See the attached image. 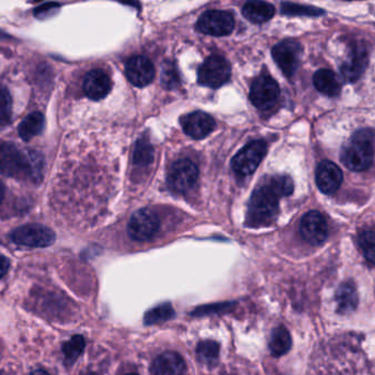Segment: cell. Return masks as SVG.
Segmentation results:
<instances>
[{
	"mask_svg": "<svg viewBox=\"0 0 375 375\" xmlns=\"http://www.w3.org/2000/svg\"><path fill=\"white\" fill-rule=\"evenodd\" d=\"M43 160L36 152H22L10 142H0V174L41 180Z\"/></svg>",
	"mask_w": 375,
	"mask_h": 375,
	"instance_id": "1",
	"label": "cell"
},
{
	"mask_svg": "<svg viewBox=\"0 0 375 375\" xmlns=\"http://www.w3.org/2000/svg\"><path fill=\"white\" fill-rule=\"evenodd\" d=\"M373 138L370 130L358 131L350 138L340 154V160L347 169L354 172H364L370 169L374 160Z\"/></svg>",
	"mask_w": 375,
	"mask_h": 375,
	"instance_id": "2",
	"label": "cell"
},
{
	"mask_svg": "<svg viewBox=\"0 0 375 375\" xmlns=\"http://www.w3.org/2000/svg\"><path fill=\"white\" fill-rule=\"evenodd\" d=\"M280 198L269 182L257 188L249 202L248 224L253 227H260L273 222L279 212Z\"/></svg>",
	"mask_w": 375,
	"mask_h": 375,
	"instance_id": "3",
	"label": "cell"
},
{
	"mask_svg": "<svg viewBox=\"0 0 375 375\" xmlns=\"http://www.w3.org/2000/svg\"><path fill=\"white\" fill-rule=\"evenodd\" d=\"M267 154V143L263 140H255L243 148L235 155L232 161V168L237 175L249 176L256 171L259 164Z\"/></svg>",
	"mask_w": 375,
	"mask_h": 375,
	"instance_id": "4",
	"label": "cell"
},
{
	"mask_svg": "<svg viewBox=\"0 0 375 375\" xmlns=\"http://www.w3.org/2000/svg\"><path fill=\"white\" fill-rule=\"evenodd\" d=\"M231 78V66L223 56H211L199 68L198 81L204 86L218 88Z\"/></svg>",
	"mask_w": 375,
	"mask_h": 375,
	"instance_id": "5",
	"label": "cell"
},
{
	"mask_svg": "<svg viewBox=\"0 0 375 375\" xmlns=\"http://www.w3.org/2000/svg\"><path fill=\"white\" fill-rule=\"evenodd\" d=\"M11 240L22 247L46 248L56 241V234L42 225H24L12 231Z\"/></svg>",
	"mask_w": 375,
	"mask_h": 375,
	"instance_id": "6",
	"label": "cell"
},
{
	"mask_svg": "<svg viewBox=\"0 0 375 375\" xmlns=\"http://www.w3.org/2000/svg\"><path fill=\"white\" fill-rule=\"evenodd\" d=\"M280 87L270 75L263 74L251 84L249 98L261 111L273 108L279 101Z\"/></svg>",
	"mask_w": 375,
	"mask_h": 375,
	"instance_id": "7",
	"label": "cell"
},
{
	"mask_svg": "<svg viewBox=\"0 0 375 375\" xmlns=\"http://www.w3.org/2000/svg\"><path fill=\"white\" fill-rule=\"evenodd\" d=\"M198 166L189 159H180L172 164L168 173V185L176 192H189L198 180Z\"/></svg>",
	"mask_w": 375,
	"mask_h": 375,
	"instance_id": "8",
	"label": "cell"
},
{
	"mask_svg": "<svg viewBox=\"0 0 375 375\" xmlns=\"http://www.w3.org/2000/svg\"><path fill=\"white\" fill-rule=\"evenodd\" d=\"M159 217L154 210L143 208L137 210L130 219L127 231L130 237L137 241L151 240L159 229Z\"/></svg>",
	"mask_w": 375,
	"mask_h": 375,
	"instance_id": "9",
	"label": "cell"
},
{
	"mask_svg": "<svg viewBox=\"0 0 375 375\" xmlns=\"http://www.w3.org/2000/svg\"><path fill=\"white\" fill-rule=\"evenodd\" d=\"M235 27L234 17L230 12L208 10L201 16L196 28L202 34L213 36H225L232 34Z\"/></svg>",
	"mask_w": 375,
	"mask_h": 375,
	"instance_id": "10",
	"label": "cell"
},
{
	"mask_svg": "<svg viewBox=\"0 0 375 375\" xmlns=\"http://www.w3.org/2000/svg\"><path fill=\"white\" fill-rule=\"evenodd\" d=\"M300 232L306 242L319 245L325 242L328 236V226L323 215L317 210H312L304 215L300 225Z\"/></svg>",
	"mask_w": 375,
	"mask_h": 375,
	"instance_id": "11",
	"label": "cell"
},
{
	"mask_svg": "<svg viewBox=\"0 0 375 375\" xmlns=\"http://www.w3.org/2000/svg\"><path fill=\"white\" fill-rule=\"evenodd\" d=\"M301 52V46L297 41L285 40L273 48V56L278 66L290 77L297 71Z\"/></svg>",
	"mask_w": 375,
	"mask_h": 375,
	"instance_id": "12",
	"label": "cell"
},
{
	"mask_svg": "<svg viewBox=\"0 0 375 375\" xmlns=\"http://www.w3.org/2000/svg\"><path fill=\"white\" fill-rule=\"evenodd\" d=\"M127 78L137 87L147 86L153 82L155 68L149 58L143 56H132L125 68Z\"/></svg>",
	"mask_w": 375,
	"mask_h": 375,
	"instance_id": "13",
	"label": "cell"
},
{
	"mask_svg": "<svg viewBox=\"0 0 375 375\" xmlns=\"http://www.w3.org/2000/svg\"><path fill=\"white\" fill-rule=\"evenodd\" d=\"M315 178L320 192L332 195L339 190L344 176L342 170L336 164L323 161L318 164Z\"/></svg>",
	"mask_w": 375,
	"mask_h": 375,
	"instance_id": "14",
	"label": "cell"
},
{
	"mask_svg": "<svg viewBox=\"0 0 375 375\" xmlns=\"http://www.w3.org/2000/svg\"><path fill=\"white\" fill-rule=\"evenodd\" d=\"M184 133L192 139H204L216 128V120L204 111H196L181 120Z\"/></svg>",
	"mask_w": 375,
	"mask_h": 375,
	"instance_id": "15",
	"label": "cell"
},
{
	"mask_svg": "<svg viewBox=\"0 0 375 375\" xmlns=\"http://www.w3.org/2000/svg\"><path fill=\"white\" fill-rule=\"evenodd\" d=\"M110 77L102 70L90 71L84 80V92L93 101H100L110 93Z\"/></svg>",
	"mask_w": 375,
	"mask_h": 375,
	"instance_id": "16",
	"label": "cell"
},
{
	"mask_svg": "<svg viewBox=\"0 0 375 375\" xmlns=\"http://www.w3.org/2000/svg\"><path fill=\"white\" fill-rule=\"evenodd\" d=\"M152 373L153 375H184L186 364L176 352H165L154 360Z\"/></svg>",
	"mask_w": 375,
	"mask_h": 375,
	"instance_id": "17",
	"label": "cell"
},
{
	"mask_svg": "<svg viewBox=\"0 0 375 375\" xmlns=\"http://www.w3.org/2000/svg\"><path fill=\"white\" fill-rule=\"evenodd\" d=\"M368 53L364 48H354L352 52L349 60L340 66V73L347 82H356L364 74L368 66Z\"/></svg>",
	"mask_w": 375,
	"mask_h": 375,
	"instance_id": "18",
	"label": "cell"
},
{
	"mask_svg": "<svg viewBox=\"0 0 375 375\" xmlns=\"http://www.w3.org/2000/svg\"><path fill=\"white\" fill-rule=\"evenodd\" d=\"M313 83L318 92L329 97L338 96L342 92L339 78L330 70L317 71L314 75Z\"/></svg>",
	"mask_w": 375,
	"mask_h": 375,
	"instance_id": "19",
	"label": "cell"
},
{
	"mask_svg": "<svg viewBox=\"0 0 375 375\" xmlns=\"http://www.w3.org/2000/svg\"><path fill=\"white\" fill-rule=\"evenodd\" d=\"M243 15L253 24H263L273 17L275 7L265 1H249L243 7Z\"/></svg>",
	"mask_w": 375,
	"mask_h": 375,
	"instance_id": "20",
	"label": "cell"
},
{
	"mask_svg": "<svg viewBox=\"0 0 375 375\" xmlns=\"http://www.w3.org/2000/svg\"><path fill=\"white\" fill-rule=\"evenodd\" d=\"M44 128V115L38 111L30 113L19 125V135L24 141H30L40 135Z\"/></svg>",
	"mask_w": 375,
	"mask_h": 375,
	"instance_id": "21",
	"label": "cell"
},
{
	"mask_svg": "<svg viewBox=\"0 0 375 375\" xmlns=\"http://www.w3.org/2000/svg\"><path fill=\"white\" fill-rule=\"evenodd\" d=\"M336 301H337L338 310L342 313H349L356 309V304H358L356 287L352 283H344L340 285L336 293Z\"/></svg>",
	"mask_w": 375,
	"mask_h": 375,
	"instance_id": "22",
	"label": "cell"
},
{
	"mask_svg": "<svg viewBox=\"0 0 375 375\" xmlns=\"http://www.w3.org/2000/svg\"><path fill=\"white\" fill-rule=\"evenodd\" d=\"M291 346V336L287 328L282 326L275 328L271 334L270 341H269L271 354L275 356H283L289 351Z\"/></svg>",
	"mask_w": 375,
	"mask_h": 375,
	"instance_id": "23",
	"label": "cell"
},
{
	"mask_svg": "<svg viewBox=\"0 0 375 375\" xmlns=\"http://www.w3.org/2000/svg\"><path fill=\"white\" fill-rule=\"evenodd\" d=\"M218 354H220V346L212 340L200 342L196 348V356L200 362L208 364V366L216 364L218 359Z\"/></svg>",
	"mask_w": 375,
	"mask_h": 375,
	"instance_id": "24",
	"label": "cell"
},
{
	"mask_svg": "<svg viewBox=\"0 0 375 375\" xmlns=\"http://www.w3.org/2000/svg\"><path fill=\"white\" fill-rule=\"evenodd\" d=\"M175 316V310L172 309L170 304H163V305L157 306L153 309L149 310L145 314L144 322L146 325H155L158 322H167Z\"/></svg>",
	"mask_w": 375,
	"mask_h": 375,
	"instance_id": "25",
	"label": "cell"
},
{
	"mask_svg": "<svg viewBox=\"0 0 375 375\" xmlns=\"http://www.w3.org/2000/svg\"><path fill=\"white\" fill-rule=\"evenodd\" d=\"M85 346H86V342H85L84 337L79 334L74 336L70 341H67L63 346V352H64L67 364L75 362L84 351Z\"/></svg>",
	"mask_w": 375,
	"mask_h": 375,
	"instance_id": "26",
	"label": "cell"
},
{
	"mask_svg": "<svg viewBox=\"0 0 375 375\" xmlns=\"http://www.w3.org/2000/svg\"><path fill=\"white\" fill-rule=\"evenodd\" d=\"M153 159L154 150L149 140H139L134 151V162L139 165H147L153 162Z\"/></svg>",
	"mask_w": 375,
	"mask_h": 375,
	"instance_id": "27",
	"label": "cell"
},
{
	"mask_svg": "<svg viewBox=\"0 0 375 375\" xmlns=\"http://www.w3.org/2000/svg\"><path fill=\"white\" fill-rule=\"evenodd\" d=\"M12 99L9 91L0 88V127L8 125L11 120Z\"/></svg>",
	"mask_w": 375,
	"mask_h": 375,
	"instance_id": "28",
	"label": "cell"
},
{
	"mask_svg": "<svg viewBox=\"0 0 375 375\" xmlns=\"http://www.w3.org/2000/svg\"><path fill=\"white\" fill-rule=\"evenodd\" d=\"M359 245L369 262L375 265V232L366 231L359 237Z\"/></svg>",
	"mask_w": 375,
	"mask_h": 375,
	"instance_id": "29",
	"label": "cell"
},
{
	"mask_svg": "<svg viewBox=\"0 0 375 375\" xmlns=\"http://www.w3.org/2000/svg\"><path fill=\"white\" fill-rule=\"evenodd\" d=\"M268 182L275 188V192L279 194L280 197L290 196L293 192V180L289 176H273L270 180H268Z\"/></svg>",
	"mask_w": 375,
	"mask_h": 375,
	"instance_id": "30",
	"label": "cell"
},
{
	"mask_svg": "<svg viewBox=\"0 0 375 375\" xmlns=\"http://www.w3.org/2000/svg\"><path fill=\"white\" fill-rule=\"evenodd\" d=\"M282 11L287 15L319 16L323 15V10L318 8L304 7V6L283 4Z\"/></svg>",
	"mask_w": 375,
	"mask_h": 375,
	"instance_id": "31",
	"label": "cell"
},
{
	"mask_svg": "<svg viewBox=\"0 0 375 375\" xmlns=\"http://www.w3.org/2000/svg\"><path fill=\"white\" fill-rule=\"evenodd\" d=\"M164 84L167 87L175 86L178 83L177 75H176L175 70H171V68H168L164 72Z\"/></svg>",
	"mask_w": 375,
	"mask_h": 375,
	"instance_id": "32",
	"label": "cell"
},
{
	"mask_svg": "<svg viewBox=\"0 0 375 375\" xmlns=\"http://www.w3.org/2000/svg\"><path fill=\"white\" fill-rule=\"evenodd\" d=\"M56 7H58V5H56V4H46V5L41 6V7L36 8L34 14L38 17H42V16L46 15V12L51 11V10L54 9Z\"/></svg>",
	"mask_w": 375,
	"mask_h": 375,
	"instance_id": "33",
	"label": "cell"
},
{
	"mask_svg": "<svg viewBox=\"0 0 375 375\" xmlns=\"http://www.w3.org/2000/svg\"><path fill=\"white\" fill-rule=\"evenodd\" d=\"M8 269H9V260L7 257L0 255V279L7 274Z\"/></svg>",
	"mask_w": 375,
	"mask_h": 375,
	"instance_id": "34",
	"label": "cell"
},
{
	"mask_svg": "<svg viewBox=\"0 0 375 375\" xmlns=\"http://www.w3.org/2000/svg\"><path fill=\"white\" fill-rule=\"evenodd\" d=\"M4 198H5V186H4L3 182L0 180V204L3 202Z\"/></svg>",
	"mask_w": 375,
	"mask_h": 375,
	"instance_id": "35",
	"label": "cell"
},
{
	"mask_svg": "<svg viewBox=\"0 0 375 375\" xmlns=\"http://www.w3.org/2000/svg\"><path fill=\"white\" fill-rule=\"evenodd\" d=\"M31 375H50L48 372H46V371L43 370H36L34 371L33 373H32Z\"/></svg>",
	"mask_w": 375,
	"mask_h": 375,
	"instance_id": "36",
	"label": "cell"
},
{
	"mask_svg": "<svg viewBox=\"0 0 375 375\" xmlns=\"http://www.w3.org/2000/svg\"><path fill=\"white\" fill-rule=\"evenodd\" d=\"M83 375H97V374H95V373L88 372V373H85V374H83Z\"/></svg>",
	"mask_w": 375,
	"mask_h": 375,
	"instance_id": "37",
	"label": "cell"
},
{
	"mask_svg": "<svg viewBox=\"0 0 375 375\" xmlns=\"http://www.w3.org/2000/svg\"><path fill=\"white\" fill-rule=\"evenodd\" d=\"M125 375H139V374H137V373H129V374H125Z\"/></svg>",
	"mask_w": 375,
	"mask_h": 375,
	"instance_id": "38",
	"label": "cell"
}]
</instances>
